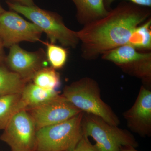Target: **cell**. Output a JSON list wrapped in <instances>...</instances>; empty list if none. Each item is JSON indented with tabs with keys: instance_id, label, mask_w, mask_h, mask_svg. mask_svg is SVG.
Segmentation results:
<instances>
[{
	"instance_id": "obj_1",
	"label": "cell",
	"mask_w": 151,
	"mask_h": 151,
	"mask_svg": "<svg viewBox=\"0 0 151 151\" xmlns=\"http://www.w3.org/2000/svg\"><path fill=\"white\" fill-rule=\"evenodd\" d=\"M150 8L122 2L102 18L84 25L76 32L86 60L97 58L106 52L127 44L136 28L150 17Z\"/></svg>"
},
{
	"instance_id": "obj_2",
	"label": "cell",
	"mask_w": 151,
	"mask_h": 151,
	"mask_svg": "<svg viewBox=\"0 0 151 151\" xmlns=\"http://www.w3.org/2000/svg\"><path fill=\"white\" fill-rule=\"evenodd\" d=\"M79 111L104 119L119 126L120 119L101 97L99 84L93 78L85 77L64 87L61 94Z\"/></svg>"
},
{
	"instance_id": "obj_3",
	"label": "cell",
	"mask_w": 151,
	"mask_h": 151,
	"mask_svg": "<svg viewBox=\"0 0 151 151\" xmlns=\"http://www.w3.org/2000/svg\"><path fill=\"white\" fill-rule=\"evenodd\" d=\"M12 11L22 15L46 34L50 42H58L64 47L75 48L80 41L76 32L65 25L62 17L54 12L41 9L36 5L25 6L6 1Z\"/></svg>"
},
{
	"instance_id": "obj_4",
	"label": "cell",
	"mask_w": 151,
	"mask_h": 151,
	"mask_svg": "<svg viewBox=\"0 0 151 151\" xmlns=\"http://www.w3.org/2000/svg\"><path fill=\"white\" fill-rule=\"evenodd\" d=\"M81 126L83 136L94 139V146L97 151H121L122 147L136 148L139 147L131 132L111 125L95 115L84 113Z\"/></svg>"
},
{
	"instance_id": "obj_5",
	"label": "cell",
	"mask_w": 151,
	"mask_h": 151,
	"mask_svg": "<svg viewBox=\"0 0 151 151\" xmlns=\"http://www.w3.org/2000/svg\"><path fill=\"white\" fill-rule=\"evenodd\" d=\"M83 112L67 121L37 130L35 151H70L83 137Z\"/></svg>"
},
{
	"instance_id": "obj_6",
	"label": "cell",
	"mask_w": 151,
	"mask_h": 151,
	"mask_svg": "<svg viewBox=\"0 0 151 151\" xmlns=\"http://www.w3.org/2000/svg\"><path fill=\"white\" fill-rule=\"evenodd\" d=\"M3 130L0 139L10 147L12 151H35L36 128L26 110L16 113Z\"/></svg>"
},
{
	"instance_id": "obj_7",
	"label": "cell",
	"mask_w": 151,
	"mask_h": 151,
	"mask_svg": "<svg viewBox=\"0 0 151 151\" xmlns=\"http://www.w3.org/2000/svg\"><path fill=\"white\" fill-rule=\"evenodd\" d=\"M105 60L118 65L125 73L145 81L151 78V52H140L129 44L124 45L101 55Z\"/></svg>"
},
{
	"instance_id": "obj_8",
	"label": "cell",
	"mask_w": 151,
	"mask_h": 151,
	"mask_svg": "<svg viewBox=\"0 0 151 151\" xmlns=\"http://www.w3.org/2000/svg\"><path fill=\"white\" fill-rule=\"evenodd\" d=\"M42 33L35 24L14 11H6L0 15V39L4 47L10 48L22 41L41 42Z\"/></svg>"
},
{
	"instance_id": "obj_9",
	"label": "cell",
	"mask_w": 151,
	"mask_h": 151,
	"mask_svg": "<svg viewBox=\"0 0 151 151\" xmlns=\"http://www.w3.org/2000/svg\"><path fill=\"white\" fill-rule=\"evenodd\" d=\"M26 111L37 130L62 123L82 112L60 94L43 105Z\"/></svg>"
},
{
	"instance_id": "obj_10",
	"label": "cell",
	"mask_w": 151,
	"mask_h": 151,
	"mask_svg": "<svg viewBox=\"0 0 151 151\" xmlns=\"http://www.w3.org/2000/svg\"><path fill=\"white\" fill-rule=\"evenodd\" d=\"M9 52L4 62L8 68L27 81L39 70L44 67L47 59L46 53L42 49L29 52L16 44L10 47Z\"/></svg>"
},
{
	"instance_id": "obj_11",
	"label": "cell",
	"mask_w": 151,
	"mask_h": 151,
	"mask_svg": "<svg viewBox=\"0 0 151 151\" xmlns=\"http://www.w3.org/2000/svg\"><path fill=\"white\" fill-rule=\"evenodd\" d=\"M130 130L142 137L151 135V91L141 86L134 105L123 114Z\"/></svg>"
},
{
	"instance_id": "obj_12",
	"label": "cell",
	"mask_w": 151,
	"mask_h": 151,
	"mask_svg": "<svg viewBox=\"0 0 151 151\" xmlns=\"http://www.w3.org/2000/svg\"><path fill=\"white\" fill-rule=\"evenodd\" d=\"M60 94L57 90H47L33 83L27 84L21 94L20 104L22 110H28L45 104Z\"/></svg>"
},
{
	"instance_id": "obj_13",
	"label": "cell",
	"mask_w": 151,
	"mask_h": 151,
	"mask_svg": "<svg viewBox=\"0 0 151 151\" xmlns=\"http://www.w3.org/2000/svg\"><path fill=\"white\" fill-rule=\"evenodd\" d=\"M76 9V17L80 24H87L105 17L109 12L103 0H71Z\"/></svg>"
},
{
	"instance_id": "obj_14",
	"label": "cell",
	"mask_w": 151,
	"mask_h": 151,
	"mask_svg": "<svg viewBox=\"0 0 151 151\" xmlns=\"http://www.w3.org/2000/svg\"><path fill=\"white\" fill-rule=\"evenodd\" d=\"M28 81L12 71L3 63L0 64V97L21 94Z\"/></svg>"
},
{
	"instance_id": "obj_15",
	"label": "cell",
	"mask_w": 151,
	"mask_h": 151,
	"mask_svg": "<svg viewBox=\"0 0 151 151\" xmlns=\"http://www.w3.org/2000/svg\"><path fill=\"white\" fill-rule=\"evenodd\" d=\"M21 94L0 97V130L4 129L16 113L23 110L20 105Z\"/></svg>"
},
{
	"instance_id": "obj_16",
	"label": "cell",
	"mask_w": 151,
	"mask_h": 151,
	"mask_svg": "<svg viewBox=\"0 0 151 151\" xmlns=\"http://www.w3.org/2000/svg\"><path fill=\"white\" fill-rule=\"evenodd\" d=\"M32 79L34 84L45 90H57L61 85L59 73L51 67L42 68Z\"/></svg>"
},
{
	"instance_id": "obj_17",
	"label": "cell",
	"mask_w": 151,
	"mask_h": 151,
	"mask_svg": "<svg viewBox=\"0 0 151 151\" xmlns=\"http://www.w3.org/2000/svg\"><path fill=\"white\" fill-rule=\"evenodd\" d=\"M151 18L136 28L127 44L136 49L149 50L151 49Z\"/></svg>"
},
{
	"instance_id": "obj_18",
	"label": "cell",
	"mask_w": 151,
	"mask_h": 151,
	"mask_svg": "<svg viewBox=\"0 0 151 151\" xmlns=\"http://www.w3.org/2000/svg\"><path fill=\"white\" fill-rule=\"evenodd\" d=\"M46 46L47 59L55 69L62 68L65 65L68 57V52L65 47L56 45L49 42L41 41Z\"/></svg>"
},
{
	"instance_id": "obj_19",
	"label": "cell",
	"mask_w": 151,
	"mask_h": 151,
	"mask_svg": "<svg viewBox=\"0 0 151 151\" xmlns=\"http://www.w3.org/2000/svg\"><path fill=\"white\" fill-rule=\"evenodd\" d=\"M70 151H97L88 137L83 136L75 147Z\"/></svg>"
},
{
	"instance_id": "obj_20",
	"label": "cell",
	"mask_w": 151,
	"mask_h": 151,
	"mask_svg": "<svg viewBox=\"0 0 151 151\" xmlns=\"http://www.w3.org/2000/svg\"><path fill=\"white\" fill-rule=\"evenodd\" d=\"M104 1V5L106 8L109 10V9L110 6L114 1L116 0H103ZM129 1L130 2L134 3L138 5L146 7H151V0H126Z\"/></svg>"
},
{
	"instance_id": "obj_21",
	"label": "cell",
	"mask_w": 151,
	"mask_h": 151,
	"mask_svg": "<svg viewBox=\"0 0 151 151\" xmlns=\"http://www.w3.org/2000/svg\"><path fill=\"white\" fill-rule=\"evenodd\" d=\"M6 1L18 4L25 6H32L35 5L33 0H7Z\"/></svg>"
},
{
	"instance_id": "obj_22",
	"label": "cell",
	"mask_w": 151,
	"mask_h": 151,
	"mask_svg": "<svg viewBox=\"0 0 151 151\" xmlns=\"http://www.w3.org/2000/svg\"><path fill=\"white\" fill-rule=\"evenodd\" d=\"M4 48V47L3 45L2 42L0 39V64L4 62L5 59Z\"/></svg>"
},
{
	"instance_id": "obj_23",
	"label": "cell",
	"mask_w": 151,
	"mask_h": 151,
	"mask_svg": "<svg viewBox=\"0 0 151 151\" xmlns=\"http://www.w3.org/2000/svg\"><path fill=\"white\" fill-rule=\"evenodd\" d=\"M121 151H139L136 148L131 146H125L121 148Z\"/></svg>"
},
{
	"instance_id": "obj_24",
	"label": "cell",
	"mask_w": 151,
	"mask_h": 151,
	"mask_svg": "<svg viewBox=\"0 0 151 151\" xmlns=\"http://www.w3.org/2000/svg\"><path fill=\"white\" fill-rule=\"evenodd\" d=\"M5 11V10L3 8L2 6L1 5V4H0V15L1 14L3 13Z\"/></svg>"
}]
</instances>
